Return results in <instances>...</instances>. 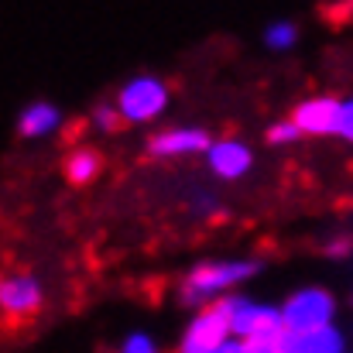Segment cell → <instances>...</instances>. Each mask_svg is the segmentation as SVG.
Returning <instances> with one entry per match:
<instances>
[{
    "label": "cell",
    "instance_id": "6da1fadb",
    "mask_svg": "<svg viewBox=\"0 0 353 353\" xmlns=\"http://www.w3.org/2000/svg\"><path fill=\"white\" fill-rule=\"evenodd\" d=\"M257 271H261L257 261H206V264H196L189 271V278L182 281L179 299L189 309H203V305L223 299L234 285L254 278Z\"/></svg>",
    "mask_w": 353,
    "mask_h": 353
},
{
    "label": "cell",
    "instance_id": "7a4b0ae2",
    "mask_svg": "<svg viewBox=\"0 0 353 353\" xmlns=\"http://www.w3.org/2000/svg\"><path fill=\"white\" fill-rule=\"evenodd\" d=\"M220 302H223V309L230 316L234 336H243V340L257 343V340H268V336L285 333L281 309H274L268 302H254V299H240V295H223Z\"/></svg>",
    "mask_w": 353,
    "mask_h": 353
},
{
    "label": "cell",
    "instance_id": "3957f363",
    "mask_svg": "<svg viewBox=\"0 0 353 353\" xmlns=\"http://www.w3.org/2000/svg\"><path fill=\"white\" fill-rule=\"evenodd\" d=\"M281 319H285V330H288V333L330 326V323L336 319V299H333V292H326V288H319V285L299 288V292H292V295L285 299Z\"/></svg>",
    "mask_w": 353,
    "mask_h": 353
},
{
    "label": "cell",
    "instance_id": "277c9868",
    "mask_svg": "<svg viewBox=\"0 0 353 353\" xmlns=\"http://www.w3.org/2000/svg\"><path fill=\"white\" fill-rule=\"evenodd\" d=\"M117 107L127 123H148V120L161 117L168 107V86L158 76H134L123 83L117 97Z\"/></svg>",
    "mask_w": 353,
    "mask_h": 353
},
{
    "label": "cell",
    "instance_id": "5b68a950",
    "mask_svg": "<svg viewBox=\"0 0 353 353\" xmlns=\"http://www.w3.org/2000/svg\"><path fill=\"white\" fill-rule=\"evenodd\" d=\"M227 336H234L230 316H227L223 302L216 299V302L203 305V309L192 316V323L185 326V333H182V340H179V353H216L223 347Z\"/></svg>",
    "mask_w": 353,
    "mask_h": 353
},
{
    "label": "cell",
    "instance_id": "8992f818",
    "mask_svg": "<svg viewBox=\"0 0 353 353\" xmlns=\"http://www.w3.org/2000/svg\"><path fill=\"white\" fill-rule=\"evenodd\" d=\"M45 302V292H41V281L34 274H0V316L14 319V323H24L31 319Z\"/></svg>",
    "mask_w": 353,
    "mask_h": 353
},
{
    "label": "cell",
    "instance_id": "52a82bcc",
    "mask_svg": "<svg viewBox=\"0 0 353 353\" xmlns=\"http://www.w3.org/2000/svg\"><path fill=\"white\" fill-rule=\"evenodd\" d=\"M206 165H210V172H213L216 179L234 182V179H243V175L250 172L254 151H250L240 137H223V141H213V144L206 148Z\"/></svg>",
    "mask_w": 353,
    "mask_h": 353
},
{
    "label": "cell",
    "instance_id": "ba28073f",
    "mask_svg": "<svg viewBox=\"0 0 353 353\" xmlns=\"http://www.w3.org/2000/svg\"><path fill=\"white\" fill-rule=\"evenodd\" d=\"M210 144L213 141L203 127H168V130H161L148 141V151L154 158H185V154L206 151Z\"/></svg>",
    "mask_w": 353,
    "mask_h": 353
},
{
    "label": "cell",
    "instance_id": "9c48e42d",
    "mask_svg": "<svg viewBox=\"0 0 353 353\" xmlns=\"http://www.w3.org/2000/svg\"><path fill=\"white\" fill-rule=\"evenodd\" d=\"M292 120L302 127L305 137H330L336 134V120H340V100L333 97H309L295 107Z\"/></svg>",
    "mask_w": 353,
    "mask_h": 353
},
{
    "label": "cell",
    "instance_id": "30bf717a",
    "mask_svg": "<svg viewBox=\"0 0 353 353\" xmlns=\"http://www.w3.org/2000/svg\"><path fill=\"white\" fill-rule=\"evenodd\" d=\"M288 350L292 353H347V336L330 323V326H319V330L288 333Z\"/></svg>",
    "mask_w": 353,
    "mask_h": 353
},
{
    "label": "cell",
    "instance_id": "8fae6325",
    "mask_svg": "<svg viewBox=\"0 0 353 353\" xmlns=\"http://www.w3.org/2000/svg\"><path fill=\"white\" fill-rule=\"evenodd\" d=\"M59 120H62V114L52 103H31L17 120V130H21V137L34 141V137H48L59 127Z\"/></svg>",
    "mask_w": 353,
    "mask_h": 353
},
{
    "label": "cell",
    "instance_id": "7c38bea8",
    "mask_svg": "<svg viewBox=\"0 0 353 353\" xmlns=\"http://www.w3.org/2000/svg\"><path fill=\"white\" fill-rule=\"evenodd\" d=\"M100 168H103V158H100L97 148H76V151L65 154V179H69L72 185L93 182V179L100 175Z\"/></svg>",
    "mask_w": 353,
    "mask_h": 353
},
{
    "label": "cell",
    "instance_id": "4fadbf2b",
    "mask_svg": "<svg viewBox=\"0 0 353 353\" xmlns=\"http://www.w3.org/2000/svg\"><path fill=\"white\" fill-rule=\"evenodd\" d=\"M295 41H299V28H295L292 21H274V24H268V31H264V45L274 48V52H285V48H292Z\"/></svg>",
    "mask_w": 353,
    "mask_h": 353
},
{
    "label": "cell",
    "instance_id": "5bb4252c",
    "mask_svg": "<svg viewBox=\"0 0 353 353\" xmlns=\"http://www.w3.org/2000/svg\"><path fill=\"white\" fill-rule=\"evenodd\" d=\"M299 137H305V134H302V127L295 120H278V123L268 127V144H278L281 148V144H295Z\"/></svg>",
    "mask_w": 353,
    "mask_h": 353
},
{
    "label": "cell",
    "instance_id": "9a60e30c",
    "mask_svg": "<svg viewBox=\"0 0 353 353\" xmlns=\"http://www.w3.org/2000/svg\"><path fill=\"white\" fill-rule=\"evenodd\" d=\"M93 120H97V127H100V130H107V134H114V130H120V127L127 123L123 114H120V107H97Z\"/></svg>",
    "mask_w": 353,
    "mask_h": 353
},
{
    "label": "cell",
    "instance_id": "2e32d148",
    "mask_svg": "<svg viewBox=\"0 0 353 353\" xmlns=\"http://www.w3.org/2000/svg\"><path fill=\"white\" fill-rule=\"evenodd\" d=\"M117 353H161V350H158V343H154L148 333H130V336L120 343Z\"/></svg>",
    "mask_w": 353,
    "mask_h": 353
},
{
    "label": "cell",
    "instance_id": "e0dca14e",
    "mask_svg": "<svg viewBox=\"0 0 353 353\" xmlns=\"http://www.w3.org/2000/svg\"><path fill=\"white\" fill-rule=\"evenodd\" d=\"M336 137L353 144V100H340V120H336Z\"/></svg>",
    "mask_w": 353,
    "mask_h": 353
},
{
    "label": "cell",
    "instance_id": "ac0fdd59",
    "mask_svg": "<svg viewBox=\"0 0 353 353\" xmlns=\"http://www.w3.org/2000/svg\"><path fill=\"white\" fill-rule=\"evenodd\" d=\"M254 353H292L288 350V330L278 333V336H268V340H257Z\"/></svg>",
    "mask_w": 353,
    "mask_h": 353
},
{
    "label": "cell",
    "instance_id": "d6986e66",
    "mask_svg": "<svg viewBox=\"0 0 353 353\" xmlns=\"http://www.w3.org/2000/svg\"><path fill=\"white\" fill-rule=\"evenodd\" d=\"M216 353H254V343L250 340H243V336H227L223 340V347Z\"/></svg>",
    "mask_w": 353,
    "mask_h": 353
},
{
    "label": "cell",
    "instance_id": "ffe728a7",
    "mask_svg": "<svg viewBox=\"0 0 353 353\" xmlns=\"http://www.w3.org/2000/svg\"><path fill=\"white\" fill-rule=\"evenodd\" d=\"M350 247H353V243L347 240V236H343V240H333V243H326V254H333V257H343Z\"/></svg>",
    "mask_w": 353,
    "mask_h": 353
}]
</instances>
